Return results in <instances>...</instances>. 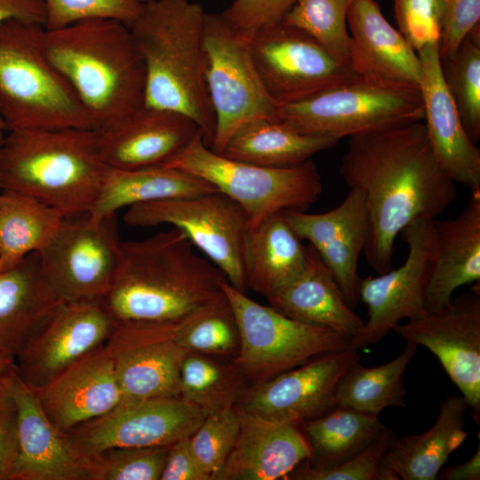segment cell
<instances>
[{"instance_id": "1", "label": "cell", "mask_w": 480, "mask_h": 480, "mask_svg": "<svg viewBox=\"0 0 480 480\" xmlns=\"http://www.w3.org/2000/svg\"><path fill=\"white\" fill-rule=\"evenodd\" d=\"M340 174L364 194L369 218L364 252L377 274L392 268L396 238L408 224L435 220L457 197L422 121L349 137Z\"/></svg>"}, {"instance_id": "2", "label": "cell", "mask_w": 480, "mask_h": 480, "mask_svg": "<svg viewBox=\"0 0 480 480\" xmlns=\"http://www.w3.org/2000/svg\"><path fill=\"white\" fill-rule=\"evenodd\" d=\"M173 228L120 242L117 265L100 304L115 323L176 322L219 297L223 273Z\"/></svg>"}, {"instance_id": "3", "label": "cell", "mask_w": 480, "mask_h": 480, "mask_svg": "<svg viewBox=\"0 0 480 480\" xmlns=\"http://www.w3.org/2000/svg\"><path fill=\"white\" fill-rule=\"evenodd\" d=\"M205 12L189 0H149L129 28L144 63V104L188 117L209 146L215 117L205 80Z\"/></svg>"}, {"instance_id": "4", "label": "cell", "mask_w": 480, "mask_h": 480, "mask_svg": "<svg viewBox=\"0 0 480 480\" xmlns=\"http://www.w3.org/2000/svg\"><path fill=\"white\" fill-rule=\"evenodd\" d=\"M43 44L96 129L108 128L144 105V63L125 24L87 20L44 28Z\"/></svg>"}, {"instance_id": "5", "label": "cell", "mask_w": 480, "mask_h": 480, "mask_svg": "<svg viewBox=\"0 0 480 480\" xmlns=\"http://www.w3.org/2000/svg\"><path fill=\"white\" fill-rule=\"evenodd\" d=\"M100 132L91 128L9 131L0 146V186L64 218L86 215L107 169Z\"/></svg>"}, {"instance_id": "6", "label": "cell", "mask_w": 480, "mask_h": 480, "mask_svg": "<svg viewBox=\"0 0 480 480\" xmlns=\"http://www.w3.org/2000/svg\"><path fill=\"white\" fill-rule=\"evenodd\" d=\"M44 30L20 20L0 25V111L7 129H96L45 53Z\"/></svg>"}, {"instance_id": "7", "label": "cell", "mask_w": 480, "mask_h": 480, "mask_svg": "<svg viewBox=\"0 0 480 480\" xmlns=\"http://www.w3.org/2000/svg\"><path fill=\"white\" fill-rule=\"evenodd\" d=\"M164 165L194 174L235 201L252 228L285 210L303 211L318 200L321 176L310 160L288 167H267L228 158L205 143L202 132Z\"/></svg>"}, {"instance_id": "8", "label": "cell", "mask_w": 480, "mask_h": 480, "mask_svg": "<svg viewBox=\"0 0 480 480\" xmlns=\"http://www.w3.org/2000/svg\"><path fill=\"white\" fill-rule=\"evenodd\" d=\"M423 116L419 89L357 75L277 109L278 120L294 129L338 140L422 121Z\"/></svg>"}, {"instance_id": "9", "label": "cell", "mask_w": 480, "mask_h": 480, "mask_svg": "<svg viewBox=\"0 0 480 480\" xmlns=\"http://www.w3.org/2000/svg\"><path fill=\"white\" fill-rule=\"evenodd\" d=\"M228 298L238 327L240 346L233 361L255 383L273 378L311 359L348 348V339L327 328L286 316L261 305L224 278Z\"/></svg>"}, {"instance_id": "10", "label": "cell", "mask_w": 480, "mask_h": 480, "mask_svg": "<svg viewBox=\"0 0 480 480\" xmlns=\"http://www.w3.org/2000/svg\"><path fill=\"white\" fill-rule=\"evenodd\" d=\"M203 47L206 86L215 117L209 147L221 154L244 124L260 119L278 120V106L263 85L249 42L221 14L205 12Z\"/></svg>"}, {"instance_id": "11", "label": "cell", "mask_w": 480, "mask_h": 480, "mask_svg": "<svg viewBox=\"0 0 480 480\" xmlns=\"http://www.w3.org/2000/svg\"><path fill=\"white\" fill-rule=\"evenodd\" d=\"M123 219L132 227L173 226L233 287L245 292L244 247L249 224L244 210L228 196L216 191L137 204L127 208Z\"/></svg>"}, {"instance_id": "12", "label": "cell", "mask_w": 480, "mask_h": 480, "mask_svg": "<svg viewBox=\"0 0 480 480\" xmlns=\"http://www.w3.org/2000/svg\"><path fill=\"white\" fill-rule=\"evenodd\" d=\"M116 214L65 218L38 252L43 276L58 303L100 302L112 283L120 245Z\"/></svg>"}, {"instance_id": "13", "label": "cell", "mask_w": 480, "mask_h": 480, "mask_svg": "<svg viewBox=\"0 0 480 480\" xmlns=\"http://www.w3.org/2000/svg\"><path fill=\"white\" fill-rule=\"evenodd\" d=\"M204 417L199 407L180 396L122 399L108 412L63 434L72 452L84 464L108 448L170 445L191 436Z\"/></svg>"}, {"instance_id": "14", "label": "cell", "mask_w": 480, "mask_h": 480, "mask_svg": "<svg viewBox=\"0 0 480 480\" xmlns=\"http://www.w3.org/2000/svg\"><path fill=\"white\" fill-rule=\"evenodd\" d=\"M249 44L263 85L278 107L356 75L312 37L282 21L259 29Z\"/></svg>"}, {"instance_id": "15", "label": "cell", "mask_w": 480, "mask_h": 480, "mask_svg": "<svg viewBox=\"0 0 480 480\" xmlns=\"http://www.w3.org/2000/svg\"><path fill=\"white\" fill-rule=\"evenodd\" d=\"M401 234L408 246L404 262L375 277L360 279L358 296L367 307L368 320L349 340V348L376 344L402 320L427 312L423 296L435 258L433 220L419 218Z\"/></svg>"}, {"instance_id": "16", "label": "cell", "mask_w": 480, "mask_h": 480, "mask_svg": "<svg viewBox=\"0 0 480 480\" xmlns=\"http://www.w3.org/2000/svg\"><path fill=\"white\" fill-rule=\"evenodd\" d=\"M406 342L421 345L439 360L480 422V283L442 309L396 324Z\"/></svg>"}, {"instance_id": "17", "label": "cell", "mask_w": 480, "mask_h": 480, "mask_svg": "<svg viewBox=\"0 0 480 480\" xmlns=\"http://www.w3.org/2000/svg\"><path fill=\"white\" fill-rule=\"evenodd\" d=\"M115 322L100 302L59 303L15 357L19 377L35 390L98 347Z\"/></svg>"}, {"instance_id": "18", "label": "cell", "mask_w": 480, "mask_h": 480, "mask_svg": "<svg viewBox=\"0 0 480 480\" xmlns=\"http://www.w3.org/2000/svg\"><path fill=\"white\" fill-rule=\"evenodd\" d=\"M357 362V350L349 348L321 355L273 378L256 382L242 393L237 406L262 417L305 423L337 406V383Z\"/></svg>"}, {"instance_id": "19", "label": "cell", "mask_w": 480, "mask_h": 480, "mask_svg": "<svg viewBox=\"0 0 480 480\" xmlns=\"http://www.w3.org/2000/svg\"><path fill=\"white\" fill-rule=\"evenodd\" d=\"M172 322H118L106 342L124 400L179 396L188 351L171 335Z\"/></svg>"}, {"instance_id": "20", "label": "cell", "mask_w": 480, "mask_h": 480, "mask_svg": "<svg viewBox=\"0 0 480 480\" xmlns=\"http://www.w3.org/2000/svg\"><path fill=\"white\" fill-rule=\"evenodd\" d=\"M282 212L299 237L309 242L332 272L348 305L355 308L361 279L359 257L369 236V218L362 191L349 188L338 206L324 212Z\"/></svg>"}, {"instance_id": "21", "label": "cell", "mask_w": 480, "mask_h": 480, "mask_svg": "<svg viewBox=\"0 0 480 480\" xmlns=\"http://www.w3.org/2000/svg\"><path fill=\"white\" fill-rule=\"evenodd\" d=\"M99 132L104 164L132 170L164 164L202 131L184 115L144 104Z\"/></svg>"}, {"instance_id": "22", "label": "cell", "mask_w": 480, "mask_h": 480, "mask_svg": "<svg viewBox=\"0 0 480 480\" xmlns=\"http://www.w3.org/2000/svg\"><path fill=\"white\" fill-rule=\"evenodd\" d=\"M417 53L421 62L419 90L424 125L434 154L455 183L480 189V149L469 138L444 84L439 44L428 45Z\"/></svg>"}, {"instance_id": "23", "label": "cell", "mask_w": 480, "mask_h": 480, "mask_svg": "<svg viewBox=\"0 0 480 480\" xmlns=\"http://www.w3.org/2000/svg\"><path fill=\"white\" fill-rule=\"evenodd\" d=\"M238 410V435L216 480H276L286 477L310 457L304 423Z\"/></svg>"}, {"instance_id": "24", "label": "cell", "mask_w": 480, "mask_h": 480, "mask_svg": "<svg viewBox=\"0 0 480 480\" xmlns=\"http://www.w3.org/2000/svg\"><path fill=\"white\" fill-rule=\"evenodd\" d=\"M2 383L17 411L20 455L14 480H88L86 467L44 413L36 390L19 377L15 365Z\"/></svg>"}, {"instance_id": "25", "label": "cell", "mask_w": 480, "mask_h": 480, "mask_svg": "<svg viewBox=\"0 0 480 480\" xmlns=\"http://www.w3.org/2000/svg\"><path fill=\"white\" fill-rule=\"evenodd\" d=\"M36 392L44 413L62 432L108 412L123 398L106 343Z\"/></svg>"}, {"instance_id": "26", "label": "cell", "mask_w": 480, "mask_h": 480, "mask_svg": "<svg viewBox=\"0 0 480 480\" xmlns=\"http://www.w3.org/2000/svg\"><path fill=\"white\" fill-rule=\"evenodd\" d=\"M349 66L357 76L419 89L418 53L383 16L375 0H354L348 12Z\"/></svg>"}, {"instance_id": "27", "label": "cell", "mask_w": 480, "mask_h": 480, "mask_svg": "<svg viewBox=\"0 0 480 480\" xmlns=\"http://www.w3.org/2000/svg\"><path fill=\"white\" fill-rule=\"evenodd\" d=\"M435 258L424 290L427 312L446 307L459 287L480 283V189L455 218L433 220Z\"/></svg>"}, {"instance_id": "28", "label": "cell", "mask_w": 480, "mask_h": 480, "mask_svg": "<svg viewBox=\"0 0 480 480\" xmlns=\"http://www.w3.org/2000/svg\"><path fill=\"white\" fill-rule=\"evenodd\" d=\"M462 396L442 402L435 423L424 433L394 437L379 468L378 480H435L451 454L467 439Z\"/></svg>"}, {"instance_id": "29", "label": "cell", "mask_w": 480, "mask_h": 480, "mask_svg": "<svg viewBox=\"0 0 480 480\" xmlns=\"http://www.w3.org/2000/svg\"><path fill=\"white\" fill-rule=\"evenodd\" d=\"M267 300L286 316L331 329L348 340L364 323L348 305L332 272L310 244L304 269Z\"/></svg>"}, {"instance_id": "30", "label": "cell", "mask_w": 480, "mask_h": 480, "mask_svg": "<svg viewBox=\"0 0 480 480\" xmlns=\"http://www.w3.org/2000/svg\"><path fill=\"white\" fill-rule=\"evenodd\" d=\"M59 303L41 270L37 252L0 269V352L16 356Z\"/></svg>"}, {"instance_id": "31", "label": "cell", "mask_w": 480, "mask_h": 480, "mask_svg": "<svg viewBox=\"0 0 480 480\" xmlns=\"http://www.w3.org/2000/svg\"><path fill=\"white\" fill-rule=\"evenodd\" d=\"M308 246L283 212L250 228L244 247L246 288L266 298L293 280L305 268Z\"/></svg>"}, {"instance_id": "32", "label": "cell", "mask_w": 480, "mask_h": 480, "mask_svg": "<svg viewBox=\"0 0 480 480\" xmlns=\"http://www.w3.org/2000/svg\"><path fill=\"white\" fill-rule=\"evenodd\" d=\"M216 191L206 180L164 164L132 170L107 167L100 192L87 215L99 220L137 204Z\"/></svg>"}, {"instance_id": "33", "label": "cell", "mask_w": 480, "mask_h": 480, "mask_svg": "<svg viewBox=\"0 0 480 480\" xmlns=\"http://www.w3.org/2000/svg\"><path fill=\"white\" fill-rule=\"evenodd\" d=\"M338 140L303 133L279 120L249 122L230 137L221 155L267 167H288L334 147Z\"/></svg>"}, {"instance_id": "34", "label": "cell", "mask_w": 480, "mask_h": 480, "mask_svg": "<svg viewBox=\"0 0 480 480\" xmlns=\"http://www.w3.org/2000/svg\"><path fill=\"white\" fill-rule=\"evenodd\" d=\"M379 415L337 405L328 413L305 422L311 455L301 464L327 468L357 455L388 428Z\"/></svg>"}, {"instance_id": "35", "label": "cell", "mask_w": 480, "mask_h": 480, "mask_svg": "<svg viewBox=\"0 0 480 480\" xmlns=\"http://www.w3.org/2000/svg\"><path fill=\"white\" fill-rule=\"evenodd\" d=\"M65 218L58 211L26 195L0 193V261L10 268L39 252Z\"/></svg>"}, {"instance_id": "36", "label": "cell", "mask_w": 480, "mask_h": 480, "mask_svg": "<svg viewBox=\"0 0 480 480\" xmlns=\"http://www.w3.org/2000/svg\"><path fill=\"white\" fill-rule=\"evenodd\" d=\"M418 346L406 342L404 350L391 361L375 367L359 362L340 378L335 400L339 406L380 414L388 407H405L404 374L417 353Z\"/></svg>"}, {"instance_id": "37", "label": "cell", "mask_w": 480, "mask_h": 480, "mask_svg": "<svg viewBox=\"0 0 480 480\" xmlns=\"http://www.w3.org/2000/svg\"><path fill=\"white\" fill-rule=\"evenodd\" d=\"M171 335L188 352L232 359L238 355V327L224 292L182 319L172 322Z\"/></svg>"}, {"instance_id": "38", "label": "cell", "mask_w": 480, "mask_h": 480, "mask_svg": "<svg viewBox=\"0 0 480 480\" xmlns=\"http://www.w3.org/2000/svg\"><path fill=\"white\" fill-rule=\"evenodd\" d=\"M233 361L188 352L180 375V396L199 407L205 415L235 405L244 378Z\"/></svg>"}, {"instance_id": "39", "label": "cell", "mask_w": 480, "mask_h": 480, "mask_svg": "<svg viewBox=\"0 0 480 480\" xmlns=\"http://www.w3.org/2000/svg\"><path fill=\"white\" fill-rule=\"evenodd\" d=\"M442 76L469 138L480 139V28L441 60Z\"/></svg>"}, {"instance_id": "40", "label": "cell", "mask_w": 480, "mask_h": 480, "mask_svg": "<svg viewBox=\"0 0 480 480\" xmlns=\"http://www.w3.org/2000/svg\"><path fill=\"white\" fill-rule=\"evenodd\" d=\"M353 1L296 0L281 21L304 32L336 60L349 66L347 18Z\"/></svg>"}, {"instance_id": "41", "label": "cell", "mask_w": 480, "mask_h": 480, "mask_svg": "<svg viewBox=\"0 0 480 480\" xmlns=\"http://www.w3.org/2000/svg\"><path fill=\"white\" fill-rule=\"evenodd\" d=\"M170 445L114 447L88 458V480H160Z\"/></svg>"}, {"instance_id": "42", "label": "cell", "mask_w": 480, "mask_h": 480, "mask_svg": "<svg viewBox=\"0 0 480 480\" xmlns=\"http://www.w3.org/2000/svg\"><path fill=\"white\" fill-rule=\"evenodd\" d=\"M239 428V410L233 405L206 414L190 436L192 451L212 480L215 479L231 452Z\"/></svg>"}, {"instance_id": "43", "label": "cell", "mask_w": 480, "mask_h": 480, "mask_svg": "<svg viewBox=\"0 0 480 480\" xmlns=\"http://www.w3.org/2000/svg\"><path fill=\"white\" fill-rule=\"evenodd\" d=\"M44 27L65 28L87 20H112L130 26L140 14V0H43Z\"/></svg>"}, {"instance_id": "44", "label": "cell", "mask_w": 480, "mask_h": 480, "mask_svg": "<svg viewBox=\"0 0 480 480\" xmlns=\"http://www.w3.org/2000/svg\"><path fill=\"white\" fill-rule=\"evenodd\" d=\"M395 432L387 428L368 447L347 461L327 468L299 465L287 476L299 480H378L380 463Z\"/></svg>"}, {"instance_id": "45", "label": "cell", "mask_w": 480, "mask_h": 480, "mask_svg": "<svg viewBox=\"0 0 480 480\" xmlns=\"http://www.w3.org/2000/svg\"><path fill=\"white\" fill-rule=\"evenodd\" d=\"M393 4L398 30L416 52L428 45L439 44L437 0H393Z\"/></svg>"}, {"instance_id": "46", "label": "cell", "mask_w": 480, "mask_h": 480, "mask_svg": "<svg viewBox=\"0 0 480 480\" xmlns=\"http://www.w3.org/2000/svg\"><path fill=\"white\" fill-rule=\"evenodd\" d=\"M296 0H234L220 14L241 37L250 41L263 27L282 20Z\"/></svg>"}, {"instance_id": "47", "label": "cell", "mask_w": 480, "mask_h": 480, "mask_svg": "<svg viewBox=\"0 0 480 480\" xmlns=\"http://www.w3.org/2000/svg\"><path fill=\"white\" fill-rule=\"evenodd\" d=\"M441 36L439 57L451 56L464 38L480 28V0H437Z\"/></svg>"}, {"instance_id": "48", "label": "cell", "mask_w": 480, "mask_h": 480, "mask_svg": "<svg viewBox=\"0 0 480 480\" xmlns=\"http://www.w3.org/2000/svg\"><path fill=\"white\" fill-rule=\"evenodd\" d=\"M20 455L17 411L2 383L0 387V480H14Z\"/></svg>"}, {"instance_id": "49", "label": "cell", "mask_w": 480, "mask_h": 480, "mask_svg": "<svg viewBox=\"0 0 480 480\" xmlns=\"http://www.w3.org/2000/svg\"><path fill=\"white\" fill-rule=\"evenodd\" d=\"M160 480H212L192 451L190 436L170 444Z\"/></svg>"}, {"instance_id": "50", "label": "cell", "mask_w": 480, "mask_h": 480, "mask_svg": "<svg viewBox=\"0 0 480 480\" xmlns=\"http://www.w3.org/2000/svg\"><path fill=\"white\" fill-rule=\"evenodd\" d=\"M43 0H0V25L10 20L36 22L44 26Z\"/></svg>"}, {"instance_id": "51", "label": "cell", "mask_w": 480, "mask_h": 480, "mask_svg": "<svg viewBox=\"0 0 480 480\" xmlns=\"http://www.w3.org/2000/svg\"><path fill=\"white\" fill-rule=\"evenodd\" d=\"M440 479L444 480H479L480 479V447L467 461L445 468L439 472Z\"/></svg>"}, {"instance_id": "52", "label": "cell", "mask_w": 480, "mask_h": 480, "mask_svg": "<svg viewBox=\"0 0 480 480\" xmlns=\"http://www.w3.org/2000/svg\"><path fill=\"white\" fill-rule=\"evenodd\" d=\"M14 365L15 360L12 357L0 352V387L3 379Z\"/></svg>"}, {"instance_id": "53", "label": "cell", "mask_w": 480, "mask_h": 480, "mask_svg": "<svg viewBox=\"0 0 480 480\" xmlns=\"http://www.w3.org/2000/svg\"><path fill=\"white\" fill-rule=\"evenodd\" d=\"M5 130H8L7 127H6V124H5V122L3 118V116L1 114V111H0V146L2 145L4 138H5Z\"/></svg>"}, {"instance_id": "54", "label": "cell", "mask_w": 480, "mask_h": 480, "mask_svg": "<svg viewBox=\"0 0 480 480\" xmlns=\"http://www.w3.org/2000/svg\"><path fill=\"white\" fill-rule=\"evenodd\" d=\"M140 2H146V1H149V0H140Z\"/></svg>"}, {"instance_id": "55", "label": "cell", "mask_w": 480, "mask_h": 480, "mask_svg": "<svg viewBox=\"0 0 480 480\" xmlns=\"http://www.w3.org/2000/svg\"><path fill=\"white\" fill-rule=\"evenodd\" d=\"M2 268H3V266H2V263H1V261H0V269H1Z\"/></svg>"}, {"instance_id": "56", "label": "cell", "mask_w": 480, "mask_h": 480, "mask_svg": "<svg viewBox=\"0 0 480 480\" xmlns=\"http://www.w3.org/2000/svg\"><path fill=\"white\" fill-rule=\"evenodd\" d=\"M1 191H2V188H1V186H0V193H1Z\"/></svg>"}]
</instances>
